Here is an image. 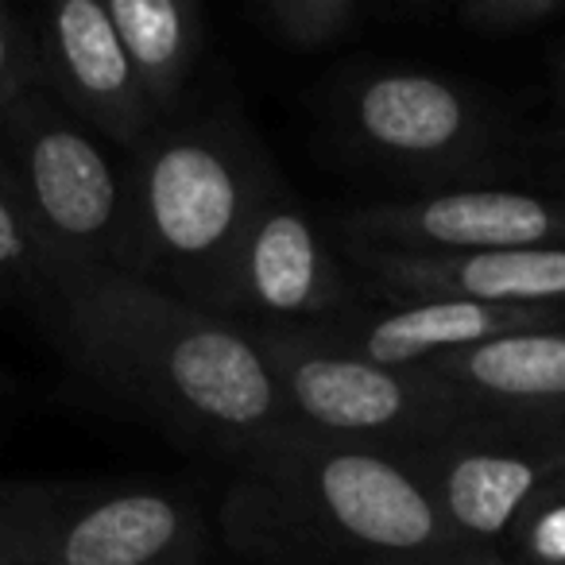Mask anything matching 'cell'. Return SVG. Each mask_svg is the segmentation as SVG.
I'll return each mask as SVG.
<instances>
[{"mask_svg": "<svg viewBox=\"0 0 565 565\" xmlns=\"http://www.w3.org/2000/svg\"><path fill=\"white\" fill-rule=\"evenodd\" d=\"M47 315L89 384L186 446L236 461L291 430L264 345L210 310L94 267L58 275Z\"/></svg>", "mask_w": 565, "mask_h": 565, "instance_id": "obj_1", "label": "cell"}, {"mask_svg": "<svg viewBox=\"0 0 565 565\" xmlns=\"http://www.w3.org/2000/svg\"><path fill=\"white\" fill-rule=\"evenodd\" d=\"M221 523L241 554L275 562L477 554L449 526L407 457L291 430L236 457Z\"/></svg>", "mask_w": 565, "mask_h": 565, "instance_id": "obj_2", "label": "cell"}, {"mask_svg": "<svg viewBox=\"0 0 565 565\" xmlns=\"http://www.w3.org/2000/svg\"><path fill=\"white\" fill-rule=\"evenodd\" d=\"M117 271L213 315L259 198L279 167L233 109L174 117L128 156Z\"/></svg>", "mask_w": 565, "mask_h": 565, "instance_id": "obj_3", "label": "cell"}, {"mask_svg": "<svg viewBox=\"0 0 565 565\" xmlns=\"http://www.w3.org/2000/svg\"><path fill=\"white\" fill-rule=\"evenodd\" d=\"M322 117L341 159L426 194L500 167L495 113L469 86L418 66H349L326 86Z\"/></svg>", "mask_w": 565, "mask_h": 565, "instance_id": "obj_4", "label": "cell"}, {"mask_svg": "<svg viewBox=\"0 0 565 565\" xmlns=\"http://www.w3.org/2000/svg\"><path fill=\"white\" fill-rule=\"evenodd\" d=\"M264 345L291 426L315 438L415 457L477 415L430 369H384L307 333H252Z\"/></svg>", "mask_w": 565, "mask_h": 565, "instance_id": "obj_5", "label": "cell"}, {"mask_svg": "<svg viewBox=\"0 0 565 565\" xmlns=\"http://www.w3.org/2000/svg\"><path fill=\"white\" fill-rule=\"evenodd\" d=\"M0 156L55 275L94 267L117 271L128 174L105 151L102 136L71 117L47 89H32L0 120Z\"/></svg>", "mask_w": 565, "mask_h": 565, "instance_id": "obj_6", "label": "cell"}, {"mask_svg": "<svg viewBox=\"0 0 565 565\" xmlns=\"http://www.w3.org/2000/svg\"><path fill=\"white\" fill-rule=\"evenodd\" d=\"M407 461L449 526L469 546L500 554L519 515L565 477V415L519 418L477 411Z\"/></svg>", "mask_w": 565, "mask_h": 565, "instance_id": "obj_7", "label": "cell"}, {"mask_svg": "<svg viewBox=\"0 0 565 565\" xmlns=\"http://www.w3.org/2000/svg\"><path fill=\"white\" fill-rule=\"evenodd\" d=\"M356 307L353 275L322 241L291 182L275 174L244 228L213 315L248 333H315Z\"/></svg>", "mask_w": 565, "mask_h": 565, "instance_id": "obj_8", "label": "cell"}, {"mask_svg": "<svg viewBox=\"0 0 565 565\" xmlns=\"http://www.w3.org/2000/svg\"><path fill=\"white\" fill-rule=\"evenodd\" d=\"M349 248L403 256L554 248L565 244V202L508 186H457L341 213Z\"/></svg>", "mask_w": 565, "mask_h": 565, "instance_id": "obj_9", "label": "cell"}, {"mask_svg": "<svg viewBox=\"0 0 565 565\" xmlns=\"http://www.w3.org/2000/svg\"><path fill=\"white\" fill-rule=\"evenodd\" d=\"M43 63V89L128 156L159 132L128 51L105 0H58L35 28Z\"/></svg>", "mask_w": 565, "mask_h": 565, "instance_id": "obj_10", "label": "cell"}, {"mask_svg": "<svg viewBox=\"0 0 565 565\" xmlns=\"http://www.w3.org/2000/svg\"><path fill=\"white\" fill-rule=\"evenodd\" d=\"M40 565H205L198 508L163 488H74L58 503Z\"/></svg>", "mask_w": 565, "mask_h": 565, "instance_id": "obj_11", "label": "cell"}, {"mask_svg": "<svg viewBox=\"0 0 565 565\" xmlns=\"http://www.w3.org/2000/svg\"><path fill=\"white\" fill-rule=\"evenodd\" d=\"M565 307H484L465 299H387L356 307L318 338L384 369H426L430 361L534 330H562Z\"/></svg>", "mask_w": 565, "mask_h": 565, "instance_id": "obj_12", "label": "cell"}, {"mask_svg": "<svg viewBox=\"0 0 565 565\" xmlns=\"http://www.w3.org/2000/svg\"><path fill=\"white\" fill-rule=\"evenodd\" d=\"M364 282L384 299H465L484 307H565V244L554 248L403 256L349 248Z\"/></svg>", "mask_w": 565, "mask_h": 565, "instance_id": "obj_13", "label": "cell"}, {"mask_svg": "<svg viewBox=\"0 0 565 565\" xmlns=\"http://www.w3.org/2000/svg\"><path fill=\"white\" fill-rule=\"evenodd\" d=\"M426 369L488 415H565V326L488 341L465 353L438 356Z\"/></svg>", "mask_w": 565, "mask_h": 565, "instance_id": "obj_14", "label": "cell"}, {"mask_svg": "<svg viewBox=\"0 0 565 565\" xmlns=\"http://www.w3.org/2000/svg\"><path fill=\"white\" fill-rule=\"evenodd\" d=\"M143 97L159 125L182 113V97L202 55L205 20L194 0H105Z\"/></svg>", "mask_w": 565, "mask_h": 565, "instance_id": "obj_15", "label": "cell"}, {"mask_svg": "<svg viewBox=\"0 0 565 565\" xmlns=\"http://www.w3.org/2000/svg\"><path fill=\"white\" fill-rule=\"evenodd\" d=\"M55 279V264L35 236L24 202H20L17 179L0 156V307L35 302L47 310Z\"/></svg>", "mask_w": 565, "mask_h": 565, "instance_id": "obj_16", "label": "cell"}, {"mask_svg": "<svg viewBox=\"0 0 565 565\" xmlns=\"http://www.w3.org/2000/svg\"><path fill=\"white\" fill-rule=\"evenodd\" d=\"M248 20L291 51H330L361 35L372 20L364 0H259L248 9Z\"/></svg>", "mask_w": 565, "mask_h": 565, "instance_id": "obj_17", "label": "cell"}, {"mask_svg": "<svg viewBox=\"0 0 565 565\" xmlns=\"http://www.w3.org/2000/svg\"><path fill=\"white\" fill-rule=\"evenodd\" d=\"M71 484H0V565H40L43 539Z\"/></svg>", "mask_w": 565, "mask_h": 565, "instance_id": "obj_18", "label": "cell"}, {"mask_svg": "<svg viewBox=\"0 0 565 565\" xmlns=\"http://www.w3.org/2000/svg\"><path fill=\"white\" fill-rule=\"evenodd\" d=\"M446 17L480 40H519L565 20V0H461Z\"/></svg>", "mask_w": 565, "mask_h": 565, "instance_id": "obj_19", "label": "cell"}, {"mask_svg": "<svg viewBox=\"0 0 565 565\" xmlns=\"http://www.w3.org/2000/svg\"><path fill=\"white\" fill-rule=\"evenodd\" d=\"M500 554L515 565H565V477L519 515Z\"/></svg>", "mask_w": 565, "mask_h": 565, "instance_id": "obj_20", "label": "cell"}, {"mask_svg": "<svg viewBox=\"0 0 565 565\" xmlns=\"http://www.w3.org/2000/svg\"><path fill=\"white\" fill-rule=\"evenodd\" d=\"M32 89H43L40 40L17 9L0 4V120L9 117Z\"/></svg>", "mask_w": 565, "mask_h": 565, "instance_id": "obj_21", "label": "cell"}, {"mask_svg": "<svg viewBox=\"0 0 565 565\" xmlns=\"http://www.w3.org/2000/svg\"><path fill=\"white\" fill-rule=\"evenodd\" d=\"M369 565H515V562L495 554V550H477V554H457V557H403V562H369Z\"/></svg>", "mask_w": 565, "mask_h": 565, "instance_id": "obj_22", "label": "cell"}, {"mask_svg": "<svg viewBox=\"0 0 565 565\" xmlns=\"http://www.w3.org/2000/svg\"><path fill=\"white\" fill-rule=\"evenodd\" d=\"M554 78H557V94H562V105H565V47H562V55H557V63H554Z\"/></svg>", "mask_w": 565, "mask_h": 565, "instance_id": "obj_23", "label": "cell"}, {"mask_svg": "<svg viewBox=\"0 0 565 565\" xmlns=\"http://www.w3.org/2000/svg\"><path fill=\"white\" fill-rule=\"evenodd\" d=\"M0 395H4V372H0Z\"/></svg>", "mask_w": 565, "mask_h": 565, "instance_id": "obj_24", "label": "cell"}]
</instances>
